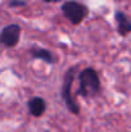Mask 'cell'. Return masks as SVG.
<instances>
[{
    "instance_id": "cell-3",
    "label": "cell",
    "mask_w": 131,
    "mask_h": 132,
    "mask_svg": "<svg viewBox=\"0 0 131 132\" xmlns=\"http://www.w3.org/2000/svg\"><path fill=\"white\" fill-rule=\"evenodd\" d=\"M60 10L63 13V15L66 17V19H68L73 26H79L81 24L86 17L89 15V8L86 4L80 3L77 0H66L63 1Z\"/></svg>"
},
{
    "instance_id": "cell-5",
    "label": "cell",
    "mask_w": 131,
    "mask_h": 132,
    "mask_svg": "<svg viewBox=\"0 0 131 132\" xmlns=\"http://www.w3.org/2000/svg\"><path fill=\"white\" fill-rule=\"evenodd\" d=\"M114 19L117 23V32L120 36L125 37L131 34V18L122 10L114 12Z\"/></svg>"
},
{
    "instance_id": "cell-8",
    "label": "cell",
    "mask_w": 131,
    "mask_h": 132,
    "mask_svg": "<svg viewBox=\"0 0 131 132\" xmlns=\"http://www.w3.org/2000/svg\"><path fill=\"white\" fill-rule=\"evenodd\" d=\"M27 3L25 0H10L9 1V6L10 8H21V6H26Z\"/></svg>"
},
{
    "instance_id": "cell-6",
    "label": "cell",
    "mask_w": 131,
    "mask_h": 132,
    "mask_svg": "<svg viewBox=\"0 0 131 132\" xmlns=\"http://www.w3.org/2000/svg\"><path fill=\"white\" fill-rule=\"evenodd\" d=\"M27 109L30 116L34 118H40L46 112V101L41 96H34L27 101Z\"/></svg>"
},
{
    "instance_id": "cell-4",
    "label": "cell",
    "mask_w": 131,
    "mask_h": 132,
    "mask_svg": "<svg viewBox=\"0 0 131 132\" xmlns=\"http://www.w3.org/2000/svg\"><path fill=\"white\" fill-rule=\"evenodd\" d=\"M22 28L17 23L6 24L0 31V44L5 47H16L21 39Z\"/></svg>"
},
{
    "instance_id": "cell-7",
    "label": "cell",
    "mask_w": 131,
    "mask_h": 132,
    "mask_svg": "<svg viewBox=\"0 0 131 132\" xmlns=\"http://www.w3.org/2000/svg\"><path fill=\"white\" fill-rule=\"evenodd\" d=\"M30 54L34 59H39L46 64H55L58 62V58L55 56V54L45 47H32L30 50Z\"/></svg>"
},
{
    "instance_id": "cell-1",
    "label": "cell",
    "mask_w": 131,
    "mask_h": 132,
    "mask_svg": "<svg viewBox=\"0 0 131 132\" xmlns=\"http://www.w3.org/2000/svg\"><path fill=\"white\" fill-rule=\"evenodd\" d=\"M77 80H79V88L76 90L75 95L82 96L84 99H89V97H95L102 92V82L95 68L93 67L84 68L77 75Z\"/></svg>"
},
{
    "instance_id": "cell-9",
    "label": "cell",
    "mask_w": 131,
    "mask_h": 132,
    "mask_svg": "<svg viewBox=\"0 0 131 132\" xmlns=\"http://www.w3.org/2000/svg\"><path fill=\"white\" fill-rule=\"evenodd\" d=\"M44 3H48V4H50V3H59V1H64V0H43Z\"/></svg>"
},
{
    "instance_id": "cell-2",
    "label": "cell",
    "mask_w": 131,
    "mask_h": 132,
    "mask_svg": "<svg viewBox=\"0 0 131 132\" xmlns=\"http://www.w3.org/2000/svg\"><path fill=\"white\" fill-rule=\"evenodd\" d=\"M77 71H79V65L70 67L63 75V81H62V87H60V96L64 101V105L68 109V112L72 113L73 116H79L81 112L80 104L77 103V100L75 99L72 94V86L77 77Z\"/></svg>"
}]
</instances>
